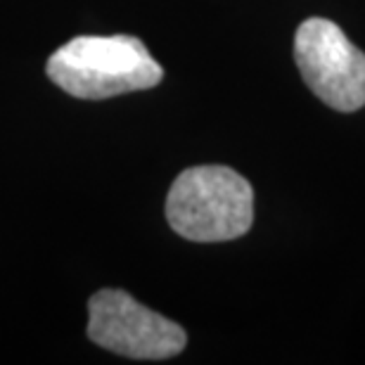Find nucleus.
<instances>
[{"label": "nucleus", "mask_w": 365, "mask_h": 365, "mask_svg": "<svg viewBox=\"0 0 365 365\" xmlns=\"http://www.w3.org/2000/svg\"><path fill=\"white\" fill-rule=\"evenodd\" d=\"M46 74L78 100H107L162 83L164 69L135 36H76L48 57Z\"/></svg>", "instance_id": "obj_1"}, {"label": "nucleus", "mask_w": 365, "mask_h": 365, "mask_svg": "<svg viewBox=\"0 0 365 365\" xmlns=\"http://www.w3.org/2000/svg\"><path fill=\"white\" fill-rule=\"evenodd\" d=\"M166 221L190 242H230L254 223V190L230 166H190L166 197Z\"/></svg>", "instance_id": "obj_2"}, {"label": "nucleus", "mask_w": 365, "mask_h": 365, "mask_svg": "<svg viewBox=\"0 0 365 365\" xmlns=\"http://www.w3.org/2000/svg\"><path fill=\"white\" fill-rule=\"evenodd\" d=\"M88 339L135 361H166L187 344L185 330L143 306L123 289H100L88 299Z\"/></svg>", "instance_id": "obj_3"}, {"label": "nucleus", "mask_w": 365, "mask_h": 365, "mask_svg": "<svg viewBox=\"0 0 365 365\" xmlns=\"http://www.w3.org/2000/svg\"><path fill=\"white\" fill-rule=\"evenodd\" d=\"M294 62L304 83L327 107L337 112L365 107V53L339 24L323 17L306 19L294 34Z\"/></svg>", "instance_id": "obj_4"}]
</instances>
